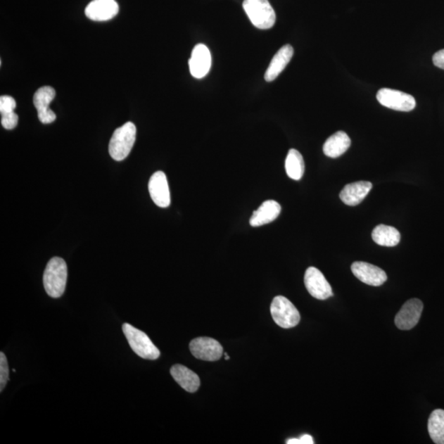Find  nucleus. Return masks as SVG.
<instances>
[{
    "label": "nucleus",
    "mask_w": 444,
    "mask_h": 444,
    "mask_svg": "<svg viewBox=\"0 0 444 444\" xmlns=\"http://www.w3.org/2000/svg\"><path fill=\"white\" fill-rule=\"evenodd\" d=\"M119 13V6L115 0H94L85 9V14L92 21L110 20Z\"/></svg>",
    "instance_id": "nucleus-14"
},
{
    "label": "nucleus",
    "mask_w": 444,
    "mask_h": 444,
    "mask_svg": "<svg viewBox=\"0 0 444 444\" xmlns=\"http://www.w3.org/2000/svg\"><path fill=\"white\" fill-rule=\"evenodd\" d=\"M189 349L195 358L205 361H217L223 355L222 345L211 338L194 339L189 344Z\"/></svg>",
    "instance_id": "nucleus-8"
},
{
    "label": "nucleus",
    "mask_w": 444,
    "mask_h": 444,
    "mask_svg": "<svg viewBox=\"0 0 444 444\" xmlns=\"http://www.w3.org/2000/svg\"><path fill=\"white\" fill-rule=\"evenodd\" d=\"M68 277V267L61 258H51L47 263L43 276L44 286L52 298H60L65 293Z\"/></svg>",
    "instance_id": "nucleus-1"
},
{
    "label": "nucleus",
    "mask_w": 444,
    "mask_h": 444,
    "mask_svg": "<svg viewBox=\"0 0 444 444\" xmlns=\"http://www.w3.org/2000/svg\"><path fill=\"white\" fill-rule=\"evenodd\" d=\"M170 374L180 387L189 393L198 391L200 387V379L196 374L182 364L173 365Z\"/></svg>",
    "instance_id": "nucleus-18"
},
{
    "label": "nucleus",
    "mask_w": 444,
    "mask_h": 444,
    "mask_svg": "<svg viewBox=\"0 0 444 444\" xmlns=\"http://www.w3.org/2000/svg\"><path fill=\"white\" fill-rule=\"evenodd\" d=\"M190 72L195 79H203L208 75L212 65L211 53L203 44L194 48L189 61Z\"/></svg>",
    "instance_id": "nucleus-13"
},
{
    "label": "nucleus",
    "mask_w": 444,
    "mask_h": 444,
    "mask_svg": "<svg viewBox=\"0 0 444 444\" xmlns=\"http://www.w3.org/2000/svg\"><path fill=\"white\" fill-rule=\"evenodd\" d=\"M305 285L307 291L315 299L324 300L334 296L333 289L329 281L318 268L310 267L306 270Z\"/></svg>",
    "instance_id": "nucleus-7"
},
{
    "label": "nucleus",
    "mask_w": 444,
    "mask_h": 444,
    "mask_svg": "<svg viewBox=\"0 0 444 444\" xmlns=\"http://www.w3.org/2000/svg\"><path fill=\"white\" fill-rule=\"evenodd\" d=\"M16 106V101L12 96H2L0 97V112H1V114L13 112Z\"/></svg>",
    "instance_id": "nucleus-24"
},
{
    "label": "nucleus",
    "mask_w": 444,
    "mask_h": 444,
    "mask_svg": "<svg viewBox=\"0 0 444 444\" xmlns=\"http://www.w3.org/2000/svg\"><path fill=\"white\" fill-rule=\"evenodd\" d=\"M373 187L369 182H358L346 184L340 193V198L348 206H356L367 196Z\"/></svg>",
    "instance_id": "nucleus-15"
},
{
    "label": "nucleus",
    "mask_w": 444,
    "mask_h": 444,
    "mask_svg": "<svg viewBox=\"0 0 444 444\" xmlns=\"http://www.w3.org/2000/svg\"><path fill=\"white\" fill-rule=\"evenodd\" d=\"M243 8L257 28L267 30L274 26L276 13L268 0H245Z\"/></svg>",
    "instance_id": "nucleus-3"
},
{
    "label": "nucleus",
    "mask_w": 444,
    "mask_h": 444,
    "mask_svg": "<svg viewBox=\"0 0 444 444\" xmlns=\"http://www.w3.org/2000/svg\"><path fill=\"white\" fill-rule=\"evenodd\" d=\"M372 238L379 246L394 247L401 241V234L395 227L379 225L374 229Z\"/></svg>",
    "instance_id": "nucleus-20"
},
{
    "label": "nucleus",
    "mask_w": 444,
    "mask_h": 444,
    "mask_svg": "<svg viewBox=\"0 0 444 444\" xmlns=\"http://www.w3.org/2000/svg\"><path fill=\"white\" fill-rule=\"evenodd\" d=\"M301 444H314V438L310 436V434H304L300 438Z\"/></svg>",
    "instance_id": "nucleus-27"
},
{
    "label": "nucleus",
    "mask_w": 444,
    "mask_h": 444,
    "mask_svg": "<svg viewBox=\"0 0 444 444\" xmlns=\"http://www.w3.org/2000/svg\"><path fill=\"white\" fill-rule=\"evenodd\" d=\"M350 144V139L345 132H336L325 141L323 148L324 153L326 157L338 158L349 149Z\"/></svg>",
    "instance_id": "nucleus-19"
},
{
    "label": "nucleus",
    "mask_w": 444,
    "mask_h": 444,
    "mask_svg": "<svg viewBox=\"0 0 444 444\" xmlns=\"http://www.w3.org/2000/svg\"><path fill=\"white\" fill-rule=\"evenodd\" d=\"M270 310L273 320L282 329L294 328L300 323V315L298 310L284 296L275 297L272 302Z\"/></svg>",
    "instance_id": "nucleus-5"
},
{
    "label": "nucleus",
    "mask_w": 444,
    "mask_h": 444,
    "mask_svg": "<svg viewBox=\"0 0 444 444\" xmlns=\"http://www.w3.org/2000/svg\"><path fill=\"white\" fill-rule=\"evenodd\" d=\"M294 55V49L291 45H286L277 51L268 66L265 79L267 82L274 81L280 73L285 70Z\"/></svg>",
    "instance_id": "nucleus-17"
},
{
    "label": "nucleus",
    "mask_w": 444,
    "mask_h": 444,
    "mask_svg": "<svg viewBox=\"0 0 444 444\" xmlns=\"http://www.w3.org/2000/svg\"><path fill=\"white\" fill-rule=\"evenodd\" d=\"M148 189L153 201L163 208L170 205V194L167 175L163 172L154 173L148 183Z\"/></svg>",
    "instance_id": "nucleus-12"
},
{
    "label": "nucleus",
    "mask_w": 444,
    "mask_h": 444,
    "mask_svg": "<svg viewBox=\"0 0 444 444\" xmlns=\"http://www.w3.org/2000/svg\"><path fill=\"white\" fill-rule=\"evenodd\" d=\"M137 129L132 122H127L115 129L109 144L110 157L121 162L129 155L135 144Z\"/></svg>",
    "instance_id": "nucleus-2"
},
{
    "label": "nucleus",
    "mask_w": 444,
    "mask_h": 444,
    "mask_svg": "<svg viewBox=\"0 0 444 444\" xmlns=\"http://www.w3.org/2000/svg\"><path fill=\"white\" fill-rule=\"evenodd\" d=\"M377 100L387 108L398 111H412L417 106L416 100L412 95L390 89H380L377 94Z\"/></svg>",
    "instance_id": "nucleus-6"
},
{
    "label": "nucleus",
    "mask_w": 444,
    "mask_h": 444,
    "mask_svg": "<svg viewBox=\"0 0 444 444\" xmlns=\"http://www.w3.org/2000/svg\"><path fill=\"white\" fill-rule=\"evenodd\" d=\"M433 63L434 65L444 70V49L434 53Z\"/></svg>",
    "instance_id": "nucleus-26"
},
{
    "label": "nucleus",
    "mask_w": 444,
    "mask_h": 444,
    "mask_svg": "<svg viewBox=\"0 0 444 444\" xmlns=\"http://www.w3.org/2000/svg\"><path fill=\"white\" fill-rule=\"evenodd\" d=\"M9 380L8 360L4 353H0V391L3 392Z\"/></svg>",
    "instance_id": "nucleus-23"
},
{
    "label": "nucleus",
    "mask_w": 444,
    "mask_h": 444,
    "mask_svg": "<svg viewBox=\"0 0 444 444\" xmlns=\"http://www.w3.org/2000/svg\"><path fill=\"white\" fill-rule=\"evenodd\" d=\"M122 329L130 348L140 357L150 360H155L160 357V350L144 331L129 324H125Z\"/></svg>",
    "instance_id": "nucleus-4"
},
{
    "label": "nucleus",
    "mask_w": 444,
    "mask_h": 444,
    "mask_svg": "<svg viewBox=\"0 0 444 444\" xmlns=\"http://www.w3.org/2000/svg\"><path fill=\"white\" fill-rule=\"evenodd\" d=\"M55 97V89L47 86L39 89L34 95L33 103L37 110L38 119L42 124H51L56 120L55 112L49 108Z\"/></svg>",
    "instance_id": "nucleus-10"
},
{
    "label": "nucleus",
    "mask_w": 444,
    "mask_h": 444,
    "mask_svg": "<svg viewBox=\"0 0 444 444\" xmlns=\"http://www.w3.org/2000/svg\"><path fill=\"white\" fill-rule=\"evenodd\" d=\"M423 307L422 301L418 299L407 301L396 315L395 324L401 330L412 329L421 319Z\"/></svg>",
    "instance_id": "nucleus-9"
},
{
    "label": "nucleus",
    "mask_w": 444,
    "mask_h": 444,
    "mask_svg": "<svg viewBox=\"0 0 444 444\" xmlns=\"http://www.w3.org/2000/svg\"><path fill=\"white\" fill-rule=\"evenodd\" d=\"M18 122V116L15 112L11 113L1 114V124L4 129L8 130L16 128Z\"/></svg>",
    "instance_id": "nucleus-25"
},
{
    "label": "nucleus",
    "mask_w": 444,
    "mask_h": 444,
    "mask_svg": "<svg viewBox=\"0 0 444 444\" xmlns=\"http://www.w3.org/2000/svg\"><path fill=\"white\" fill-rule=\"evenodd\" d=\"M428 431L434 443L444 444V411L434 410L429 417Z\"/></svg>",
    "instance_id": "nucleus-22"
},
{
    "label": "nucleus",
    "mask_w": 444,
    "mask_h": 444,
    "mask_svg": "<svg viewBox=\"0 0 444 444\" xmlns=\"http://www.w3.org/2000/svg\"><path fill=\"white\" fill-rule=\"evenodd\" d=\"M351 271L356 278L369 286H382L388 279L386 272L381 268L365 262H355Z\"/></svg>",
    "instance_id": "nucleus-11"
},
{
    "label": "nucleus",
    "mask_w": 444,
    "mask_h": 444,
    "mask_svg": "<svg viewBox=\"0 0 444 444\" xmlns=\"http://www.w3.org/2000/svg\"><path fill=\"white\" fill-rule=\"evenodd\" d=\"M281 207L274 200H267L263 203L255 212H253L250 220V226L258 227L269 224L279 216Z\"/></svg>",
    "instance_id": "nucleus-16"
},
{
    "label": "nucleus",
    "mask_w": 444,
    "mask_h": 444,
    "mask_svg": "<svg viewBox=\"0 0 444 444\" xmlns=\"http://www.w3.org/2000/svg\"><path fill=\"white\" fill-rule=\"evenodd\" d=\"M224 355H225L226 360H230V356H229L227 353H224Z\"/></svg>",
    "instance_id": "nucleus-28"
},
{
    "label": "nucleus",
    "mask_w": 444,
    "mask_h": 444,
    "mask_svg": "<svg viewBox=\"0 0 444 444\" xmlns=\"http://www.w3.org/2000/svg\"><path fill=\"white\" fill-rule=\"evenodd\" d=\"M286 172L291 179L300 180L305 173V162L303 157L296 149H291L287 154L285 163Z\"/></svg>",
    "instance_id": "nucleus-21"
}]
</instances>
